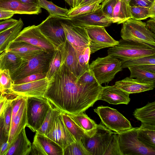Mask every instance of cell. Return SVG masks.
Returning a JSON list of instances; mask_svg holds the SVG:
<instances>
[{
  "instance_id": "obj_1",
  "label": "cell",
  "mask_w": 155,
  "mask_h": 155,
  "mask_svg": "<svg viewBox=\"0 0 155 155\" xmlns=\"http://www.w3.org/2000/svg\"><path fill=\"white\" fill-rule=\"evenodd\" d=\"M61 61L45 97L55 107L67 114L83 113L97 100L103 87L98 82L84 84Z\"/></svg>"
},
{
  "instance_id": "obj_2",
  "label": "cell",
  "mask_w": 155,
  "mask_h": 155,
  "mask_svg": "<svg viewBox=\"0 0 155 155\" xmlns=\"http://www.w3.org/2000/svg\"><path fill=\"white\" fill-rule=\"evenodd\" d=\"M81 142L91 155H122L117 133L102 124L97 125L96 132L92 137L86 136Z\"/></svg>"
},
{
  "instance_id": "obj_3",
  "label": "cell",
  "mask_w": 155,
  "mask_h": 155,
  "mask_svg": "<svg viewBox=\"0 0 155 155\" xmlns=\"http://www.w3.org/2000/svg\"><path fill=\"white\" fill-rule=\"evenodd\" d=\"M118 43L107 50L108 54L122 61L151 55L155 56V46L122 38Z\"/></svg>"
},
{
  "instance_id": "obj_4",
  "label": "cell",
  "mask_w": 155,
  "mask_h": 155,
  "mask_svg": "<svg viewBox=\"0 0 155 155\" xmlns=\"http://www.w3.org/2000/svg\"><path fill=\"white\" fill-rule=\"evenodd\" d=\"M54 51H43L35 55L22 58L20 66L11 76L13 81L33 74L40 72L46 73Z\"/></svg>"
},
{
  "instance_id": "obj_5",
  "label": "cell",
  "mask_w": 155,
  "mask_h": 155,
  "mask_svg": "<svg viewBox=\"0 0 155 155\" xmlns=\"http://www.w3.org/2000/svg\"><path fill=\"white\" fill-rule=\"evenodd\" d=\"M97 82L100 84L109 83L116 74L122 70L121 61L108 54L103 58H97L89 65Z\"/></svg>"
},
{
  "instance_id": "obj_6",
  "label": "cell",
  "mask_w": 155,
  "mask_h": 155,
  "mask_svg": "<svg viewBox=\"0 0 155 155\" xmlns=\"http://www.w3.org/2000/svg\"><path fill=\"white\" fill-rule=\"evenodd\" d=\"M122 24V38L155 46V34L147 28L146 23L130 18Z\"/></svg>"
},
{
  "instance_id": "obj_7",
  "label": "cell",
  "mask_w": 155,
  "mask_h": 155,
  "mask_svg": "<svg viewBox=\"0 0 155 155\" xmlns=\"http://www.w3.org/2000/svg\"><path fill=\"white\" fill-rule=\"evenodd\" d=\"M51 104L45 97H27V127L36 132L42 125Z\"/></svg>"
},
{
  "instance_id": "obj_8",
  "label": "cell",
  "mask_w": 155,
  "mask_h": 155,
  "mask_svg": "<svg viewBox=\"0 0 155 155\" xmlns=\"http://www.w3.org/2000/svg\"><path fill=\"white\" fill-rule=\"evenodd\" d=\"M137 127L117 133L120 151L122 155H155V149L150 148L138 139Z\"/></svg>"
},
{
  "instance_id": "obj_9",
  "label": "cell",
  "mask_w": 155,
  "mask_h": 155,
  "mask_svg": "<svg viewBox=\"0 0 155 155\" xmlns=\"http://www.w3.org/2000/svg\"><path fill=\"white\" fill-rule=\"evenodd\" d=\"M106 127L117 133L132 128L130 122L117 110L101 106L94 109Z\"/></svg>"
},
{
  "instance_id": "obj_10",
  "label": "cell",
  "mask_w": 155,
  "mask_h": 155,
  "mask_svg": "<svg viewBox=\"0 0 155 155\" xmlns=\"http://www.w3.org/2000/svg\"><path fill=\"white\" fill-rule=\"evenodd\" d=\"M62 20V18L49 15L37 25L42 33L56 49L62 47L66 41Z\"/></svg>"
},
{
  "instance_id": "obj_11",
  "label": "cell",
  "mask_w": 155,
  "mask_h": 155,
  "mask_svg": "<svg viewBox=\"0 0 155 155\" xmlns=\"http://www.w3.org/2000/svg\"><path fill=\"white\" fill-rule=\"evenodd\" d=\"M14 41H23L42 49L47 52L57 50L53 44L42 33L38 26H29L21 30Z\"/></svg>"
},
{
  "instance_id": "obj_12",
  "label": "cell",
  "mask_w": 155,
  "mask_h": 155,
  "mask_svg": "<svg viewBox=\"0 0 155 155\" xmlns=\"http://www.w3.org/2000/svg\"><path fill=\"white\" fill-rule=\"evenodd\" d=\"M54 80L45 77L39 80L20 84H13L11 92L19 96L27 97H45V94Z\"/></svg>"
},
{
  "instance_id": "obj_13",
  "label": "cell",
  "mask_w": 155,
  "mask_h": 155,
  "mask_svg": "<svg viewBox=\"0 0 155 155\" xmlns=\"http://www.w3.org/2000/svg\"><path fill=\"white\" fill-rule=\"evenodd\" d=\"M85 28L90 40L89 47L91 54L103 48L113 47L118 43L119 41L113 38L104 27L89 26Z\"/></svg>"
},
{
  "instance_id": "obj_14",
  "label": "cell",
  "mask_w": 155,
  "mask_h": 155,
  "mask_svg": "<svg viewBox=\"0 0 155 155\" xmlns=\"http://www.w3.org/2000/svg\"><path fill=\"white\" fill-rule=\"evenodd\" d=\"M62 25L66 40L76 50L84 49L89 47L90 40L84 28L74 25L69 19L63 18Z\"/></svg>"
},
{
  "instance_id": "obj_15",
  "label": "cell",
  "mask_w": 155,
  "mask_h": 155,
  "mask_svg": "<svg viewBox=\"0 0 155 155\" xmlns=\"http://www.w3.org/2000/svg\"><path fill=\"white\" fill-rule=\"evenodd\" d=\"M46 136L60 146L63 150L76 141L63 121L62 112L57 108L51 129Z\"/></svg>"
},
{
  "instance_id": "obj_16",
  "label": "cell",
  "mask_w": 155,
  "mask_h": 155,
  "mask_svg": "<svg viewBox=\"0 0 155 155\" xmlns=\"http://www.w3.org/2000/svg\"><path fill=\"white\" fill-rule=\"evenodd\" d=\"M69 19L74 25L84 28L94 26L105 27L112 23L111 19L105 15L101 8L94 12Z\"/></svg>"
},
{
  "instance_id": "obj_17",
  "label": "cell",
  "mask_w": 155,
  "mask_h": 155,
  "mask_svg": "<svg viewBox=\"0 0 155 155\" xmlns=\"http://www.w3.org/2000/svg\"><path fill=\"white\" fill-rule=\"evenodd\" d=\"M155 84L154 82L151 81L127 77L116 81L114 85L130 94L153 90L155 87Z\"/></svg>"
},
{
  "instance_id": "obj_18",
  "label": "cell",
  "mask_w": 155,
  "mask_h": 155,
  "mask_svg": "<svg viewBox=\"0 0 155 155\" xmlns=\"http://www.w3.org/2000/svg\"><path fill=\"white\" fill-rule=\"evenodd\" d=\"M58 50L61 54V62L76 77L86 70L79 64L76 50L67 40L64 45Z\"/></svg>"
},
{
  "instance_id": "obj_19",
  "label": "cell",
  "mask_w": 155,
  "mask_h": 155,
  "mask_svg": "<svg viewBox=\"0 0 155 155\" xmlns=\"http://www.w3.org/2000/svg\"><path fill=\"white\" fill-rule=\"evenodd\" d=\"M130 94L114 85L103 87L98 100H103L114 105L127 104L130 101Z\"/></svg>"
},
{
  "instance_id": "obj_20",
  "label": "cell",
  "mask_w": 155,
  "mask_h": 155,
  "mask_svg": "<svg viewBox=\"0 0 155 155\" xmlns=\"http://www.w3.org/2000/svg\"><path fill=\"white\" fill-rule=\"evenodd\" d=\"M39 5L22 3L17 0H0V9L14 14L38 15L41 12Z\"/></svg>"
},
{
  "instance_id": "obj_21",
  "label": "cell",
  "mask_w": 155,
  "mask_h": 155,
  "mask_svg": "<svg viewBox=\"0 0 155 155\" xmlns=\"http://www.w3.org/2000/svg\"><path fill=\"white\" fill-rule=\"evenodd\" d=\"M27 98L25 97L18 111L12 121L8 140L10 145L22 130L27 127Z\"/></svg>"
},
{
  "instance_id": "obj_22",
  "label": "cell",
  "mask_w": 155,
  "mask_h": 155,
  "mask_svg": "<svg viewBox=\"0 0 155 155\" xmlns=\"http://www.w3.org/2000/svg\"><path fill=\"white\" fill-rule=\"evenodd\" d=\"M31 146L24 128L10 145L6 155H29L31 152Z\"/></svg>"
},
{
  "instance_id": "obj_23",
  "label": "cell",
  "mask_w": 155,
  "mask_h": 155,
  "mask_svg": "<svg viewBox=\"0 0 155 155\" xmlns=\"http://www.w3.org/2000/svg\"><path fill=\"white\" fill-rule=\"evenodd\" d=\"M5 51L12 52L22 58H26L42 51L41 48L23 41H12Z\"/></svg>"
},
{
  "instance_id": "obj_24",
  "label": "cell",
  "mask_w": 155,
  "mask_h": 155,
  "mask_svg": "<svg viewBox=\"0 0 155 155\" xmlns=\"http://www.w3.org/2000/svg\"><path fill=\"white\" fill-rule=\"evenodd\" d=\"M24 25L20 18L14 25L0 32V54L6 50L10 42L18 36Z\"/></svg>"
},
{
  "instance_id": "obj_25",
  "label": "cell",
  "mask_w": 155,
  "mask_h": 155,
  "mask_svg": "<svg viewBox=\"0 0 155 155\" xmlns=\"http://www.w3.org/2000/svg\"><path fill=\"white\" fill-rule=\"evenodd\" d=\"M22 58L15 53L5 51L0 54L1 70H8L11 76L19 67Z\"/></svg>"
},
{
  "instance_id": "obj_26",
  "label": "cell",
  "mask_w": 155,
  "mask_h": 155,
  "mask_svg": "<svg viewBox=\"0 0 155 155\" xmlns=\"http://www.w3.org/2000/svg\"><path fill=\"white\" fill-rule=\"evenodd\" d=\"M84 131L89 137H92L96 132L97 124L84 112L73 114H67Z\"/></svg>"
},
{
  "instance_id": "obj_27",
  "label": "cell",
  "mask_w": 155,
  "mask_h": 155,
  "mask_svg": "<svg viewBox=\"0 0 155 155\" xmlns=\"http://www.w3.org/2000/svg\"><path fill=\"white\" fill-rule=\"evenodd\" d=\"M133 115L142 124L155 126V101L148 102L144 107L136 109Z\"/></svg>"
},
{
  "instance_id": "obj_28",
  "label": "cell",
  "mask_w": 155,
  "mask_h": 155,
  "mask_svg": "<svg viewBox=\"0 0 155 155\" xmlns=\"http://www.w3.org/2000/svg\"><path fill=\"white\" fill-rule=\"evenodd\" d=\"M137 129L138 140L145 146L155 149V126L142 124Z\"/></svg>"
},
{
  "instance_id": "obj_29",
  "label": "cell",
  "mask_w": 155,
  "mask_h": 155,
  "mask_svg": "<svg viewBox=\"0 0 155 155\" xmlns=\"http://www.w3.org/2000/svg\"><path fill=\"white\" fill-rule=\"evenodd\" d=\"M131 18L130 5L124 0H117L112 13V23H123Z\"/></svg>"
},
{
  "instance_id": "obj_30",
  "label": "cell",
  "mask_w": 155,
  "mask_h": 155,
  "mask_svg": "<svg viewBox=\"0 0 155 155\" xmlns=\"http://www.w3.org/2000/svg\"><path fill=\"white\" fill-rule=\"evenodd\" d=\"M34 137L40 143L47 155H63L62 148L46 136L36 132Z\"/></svg>"
},
{
  "instance_id": "obj_31",
  "label": "cell",
  "mask_w": 155,
  "mask_h": 155,
  "mask_svg": "<svg viewBox=\"0 0 155 155\" xmlns=\"http://www.w3.org/2000/svg\"><path fill=\"white\" fill-rule=\"evenodd\" d=\"M62 113L63 121L69 131L76 141L82 142L87 135L69 116Z\"/></svg>"
},
{
  "instance_id": "obj_32",
  "label": "cell",
  "mask_w": 155,
  "mask_h": 155,
  "mask_svg": "<svg viewBox=\"0 0 155 155\" xmlns=\"http://www.w3.org/2000/svg\"><path fill=\"white\" fill-rule=\"evenodd\" d=\"M102 0L89 3L69 9L68 18L70 19L80 15L94 12L101 8Z\"/></svg>"
},
{
  "instance_id": "obj_33",
  "label": "cell",
  "mask_w": 155,
  "mask_h": 155,
  "mask_svg": "<svg viewBox=\"0 0 155 155\" xmlns=\"http://www.w3.org/2000/svg\"><path fill=\"white\" fill-rule=\"evenodd\" d=\"M38 5L46 10L49 15L68 19L69 10L59 7L51 1L47 0H38Z\"/></svg>"
},
{
  "instance_id": "obj_34",
  "label": "cell",
  "mask_w": 155,
  "mask_h": 155,
  "mask_svg": "<svg viewBox=\"0 0 155 155\" xmlns=\"http://www.w3.org/2000/svg\"><path fill=\"white\" fill-rule=\"evenodd\" d=\"M130 72V77L151 81L155 82V72L146 70L139 66L128 68Z\"/></svg>"
},
{
  "instance_id": "obj_35",
  "label": "cell",
  "mask_w": 155,
  "mask_h": 155,
  "mask_svg": "<svg viewBox=\"0 0 155 155\" xmlns=\"http://www.w3.org/2000/svg\"><path fill=\"white\" fill-rule=\"evenodd\" d=\"M57 108L52 106L49 109L41 127L36 132L46 136L50 131L55 117Z\"/></svg>"
},
{
  "instance_id": "obj_36",
  "label": "cell",
  "mask_w": 155,
  "mask_h": 155,
  "mask_svg": "<svg viewBox=\"0 0 155 155\" xmlns=\"http://www.w3.org/2000/svg\"><path fill=\"white\" fill-rule=\"evenodd\" d=\"M13 82L8 70H1L0 94H6L11 93Z\"/></svg>"
},
{
  "instance_id": "obj_37",
  "label": "cell",
  "mask_w": 155,
  "mask_h": 155,
  "mask_svg": "<svg viewBox=\"0 0 155 155\" xmlns=\"http://www.w3.org/2000/svg\"><path fill=\"white\" fill-rule=\"evenodd\" d=\"M122 68L150 64L155 65V56L151 55L127 61H121Z\"/></svg>"
},
{
  "instance_id": "obj_38",
  "label": "cell",
  "mask_w": 155,
  "mask_h": 155,
  "mask_svg": "<svg viewBox=\"0 0 155 155\" xmlns=\"http://www.w3.org/2000/svg\"><path fill=\"white\" fill-rule=\"evenodd\" d=\"M61 61V56L60 51L55 50L50 62L46 77L50 78L54 77L60 67Z\"/></svg>"
},
{
  "instance_id": "obj_39",
  "label": "cell",
  "mask_w": 155,
  "mask_h": 155,
  "mask_svg": "<svg viewBox=\"0 0 155 155\" xmlns=\"http://www.w3.org/2000/svg\"><path fill=\"white\" fill-rule=\"evenodd\" d=\"M63 155H91L81 142L75 141L63 150Z\"/></svg>"
},
{
  "instance_id": "obj_40",
  "label": "cell",
  "mask_w": 155,
  "mask_h": 155,
  "mask_svg": "<svg viewBox=\"0 0 155 155\" xmlns=\"http://www.w3.org/2000/svg\"><path fill=\"white\" fill-rule=\"evenodd\" d=\"M131 18L141 21L150 18L149 8L135 5L130 6Z\"/></svg>"
},
{
  "instance_id": "obj_41",
  "label": "cell",
  "mask_w": 155,
  "mask_h": 155,
  "mask_svg": "<svg viewBox=\"0 0 155 155\" xmlns=\"http://www.w3.org/2000/svg\"><path fill=\"white\" fill-rule=\"evenodd\" d=\"M46 73H38L29 75L22 78L13 81V84H18L31 82L46 77Z\"/></svg>"
},
{
  "instance_id": "obj_42",
  "label": "cell",
  "mask_w": 155,
  "mask_h": 155,
  "mask_svg": "<svg viewBox=\"0 0 155 155\" xmlns=\"http://www.w3.org/2000/svg\"><path fill=\"white\" fill-rule=\"evenodd\" d=\"M78 81L84 84H90L97 82L94 73L90 68L85 70L78 78Z\"/></svg>"
},
{
  "instance_id": "obj_43",
  "label": "cell",
  "mask_w": 155,
  "mask_h": 155,
  "mask_svg": "<svg viewBox=\"0 0 155 155\" xmlns=\"http://www.w3.org/2000/svg\"><path fill=\"white\" fill-rule=\"evenodd\" d=\"M10 100L4 112L5 129L6 135L8 137L12 122V107Z\"/></svg>"
},
{
  "instance_id": "obj_44",
  "label": "cell",
  "mask_w": 155,
  "mask_h": 155,
  "mask_svg": "<svg viewBox=\"0 0 155 155\" xmlns=\"http://www.w3.org/2000/svg\"><path fill=\"white\" fill-rule=\"evenodd\" d=\"M30 154L47 155L40 143L34 137L33 143L31 145V150Z\"/></svg>"
},
{
  "instance_id": "obj_45",
  "label": "cell",
  "mask_w": 155,
  "mask_h": 155,
  "mask_svg": "<svg viewBox=\"0 0 155 155\" xmlns=\"http://www.w3.org/2000/svg\"><path fill=\"white\" fill-rule=\"evenodd\" d=\"M117 0H109L104 6L101 8L104 13L111 19L112 13Z\"/></svg>"
},
{
  "instance_id": "obj_46",
  "label": "cell",
  "mask_w": 155,
  "mask_h": 155,
  "mask_svg": "<svg viewBox=\"0 0 155 155\" xmlns=\"http://www.w3.org/2000/svg\"><path fill=\"white\" fill-rule=\"evenodd\" d=\"M10 100L9 94H0V117L4 112Z\"/></svg>"
},
{
  "instance_id": "obj_47",
  "label": "cell",
  "mask_w": 155,
  "mask_h": 155,
  "mask_svg": "<svg viewBox=\"0 0 155 155\" xmlns=\"http://www.w3.org/2000/svg\"><path fill=\"white\" fill-rule=\"evenodd\" d=\"M8 137L5 134L4 123V113L0 117V147L5 141L8 140Z\"/></svg>"
},
{
  "instance_id": "obj_48",
  "label": "cell",
  "mask_w": 155,
  "mask_h": 155,
  "mask_svg": "<svg viewBox=\"0 0 155 155\" xmlns=\"http://www.w3.org/2000/svg\"><path fill=\"white\" fill-rule=\"evenodd\" d=\"M18 21L17 20L10 18L0 21V32L11 27L15 25Z\"/></svg>"
},
{
  "instance_id": "obj_49",
  "label": "cell",
  "mask_w": 155,
  "mask_h": 155,
  "mask_svg": "<svg viewBox=\"0 0 155 155\" xmlns=\"http://www.w3.org/2000/svg\"><path fill=\"white\" fill-rule=\"evenodd\" d=\"M155 1V0H131L130 5L149 8Z\"/></svg>"
},
{
  "instance_id": "obj_50",
  "label": "cell",
  "mask_w": 155,
  "mask_h": 155,
  "mask_svg": "<svg viewBox=\"0 0 155 155\" xmlns=\"http://www.w3.org/2000/svg\"><path fill=\"white\" fill-rule=\"evenodd\" d=\"M84 49L82 50H76L77 52V57L78 63L80 65L84 70L89 68V64H86L84 59L83 53Z\"/></svg>"
},
{
  "instance_id": "obj_51",
  "label": "cell",
  "mask_w": 155,
  "mask_h": 155,
  "mask_svg": "<svg viewBox=\"0 0 155 155\" xmlns=\"http://www.w3.org/2000/svg\"><path fill=\"white\" fill-rule=\"evenodd\" d=\"M14 14L11 12L0 9V20L10 18Z\"/></svg>"
},
{
  "instance_id": "obj_52",
  "label": "cell",
  "mask_w": 155,
  "mask_h": 155,
  "mask_svg": "<svg viewBox=\"0 0 155 155\" xmlns=\"http://www.w3.org/2000/svg\"><path fill=\"white\" fill-rule=\"evenodd\" d=\"M10 147L8 140L5 141L0 147V155H6Z\"/></svg>"
},
{
  "instance_id": "obj_53",
  "label": "cell",
  "mask_w": 155,
  "mask_h": 155,
  "mask_svg": "<svg viewBox=\"0 0 155 155\" xmlns=\"http://www.w3.org/2000/svg\"><path fill=\"white\" fill-rule=\"evenodd\" d=\"M147 28L155 34V18H151L148 20L146 23Z\"/></svg>"
},
{
  "instance_id": "obj_54",
  "label": "cell",
  "mask_w": 155,
  "mask_h": 155,
  "mask_svg": "<svg viewBox=\"0 0 155 155\" xmlns=\"http://www.w3.org/2000/svg\"><path fill=\"white\" fill-rule=\"evenodd\" d=\"M91 54L90 50L89 47L84 49L83 55L85 63L87 65H89V61Z\"/></svg>"
},
{
  "instance_id": "obj_55",
  "label": "cell",
  "mask_w": 155,
  "mask_h": 155,
  "mask_svg": "<svg viewBox=\"0 0 155 155\" xmlns=\"http://www.w3.org/2000/svg\"><path fill=\"white\" fill-rule=\"evenodd\" d=\"M149 13L150 18H155V1L149 8Z\"/></svg>"
},
{
  "instance_id": "obj_56",
  "label": "cell",
  "mask_w": 155,
  "mask_h": 155,
  "mask_svg": "<svg viewBox=\"0 0 155 155\" xmlns=\"http://www.w3.org/2000/svg\"><path fill=\"white\" fill-rule=\"evenodd\" d=\"M26 4L38 5V0H17Z\"/></svg>"
},
{
  "instance_id": "obj_57",
  "label": "cell",
  "mask_w": 155,
  "mask_h": 155,
  "mask_svg": "<svg viewBox=\"0 0 155 155\" xmlns=\"http://www.w3.org/2000/svg\"><path fill=\"white\" fill-rule=\"evenodd\" d=\"M139 66L147 70L155 72V65L147 64Z\"/></svg>"
},
{
  "instance_id": "obj_58",
  "label": "cell",
  "mask_w": 155,
  "mask_h": 155,
  "mask_svg": "<svg viewBox=\"0 0 155 155\" xmlns=\"http://www.w3.org/2000/svg\"><path fill=\"white\" fill-rule=\"evenodd\" d=\"M100 0H83L78 6L84 5L89 3L95 2ZM102 1L103 0H102Z\"/></svg>"
},
{
  "instance_id": "obj_59",
  "label": "cell",
  "mask_w": 155,
  "mask_h": 155,
  "mask_svg": "<svg viewBox=\"0 0 155 155\" xmlns=\"http://www.w3.org/2000/svg\"><path fill=\"white\" fill-rule=\"evenodd\" d=\"M83 0H74L73 8L78 7Z\"/></svg>"
},
{
  "instance_id": "obj_60",
  "label": "cell",
  "mask_w": 155,
  "mask_h": 155,
  "mask_svg": "<svg viewBox=\"0 0 155 155\" xmlns=\"http://www.w3.org/2000/svg\"><path fill=\"white\" fill-rule=\"evenodd\" d=\"M64 1L71 8H73L74 0H64Z\"/></svg>"
},
{
  "instance_id": "obj_61",
  "label": "cell",
  "mask_w": 155,
  "mask_h": 155,
  "mask_svg": "<svg viewBox=\"0 0 155 155\" xmlns=\"http://www.w3.org/2000/svg\"><path fill=\"white\" fill-rule=\"evenodd\" d=\"M109 0H103L101 5V8H103L105 4L108 2Z\"/></svg>"
},
{
  "instance_id": "obj_62",
  "label": "cell",
  "mask_w": 155,
  "mask_h": 155,
  "mask_svg": "<svg viewBox=\"0 0 155 155\" xmlns=\"http://www.w3.org/2000/svg\"><path fill=\"white\" fill-rule=\"evenodd\" d=\"M127 3L129 4L131 0H124Z\"/></svg>"
},
{
  "instance_id": "obj_63",
  "label": "cell",
  "mask_w": 155,
  "mask_h": 155,
  "mask_svg": "<svg viewBox=\"0 0 155 155\" xmlns=\"http://www.w3.org/2000/svg\"><path fill=\"white\" fill-rule=\"evenodd\" d=\"M1 70V63L0 61V71Z\"/></svg>"
}]
</instances>
